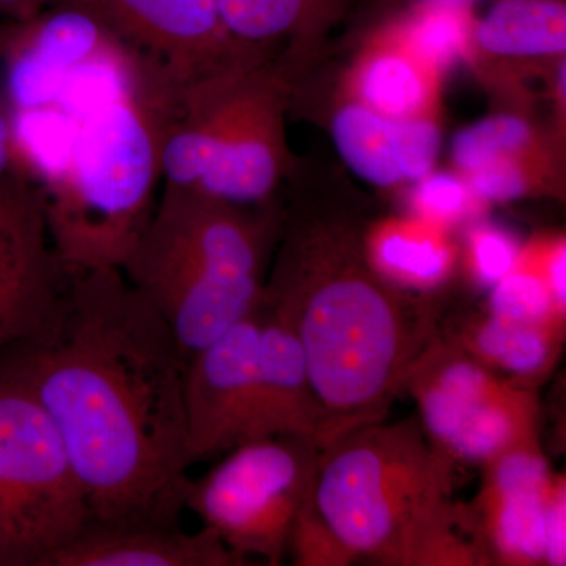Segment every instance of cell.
Wrapping results in <instances>:
<instances>
[{"label": "cell", "mask_w": 566, "mask_h": 566, "mask_svg": "<svg viewBox=\"0 0 566 566\" xmlns=\"http://www.w3.org/2000/svg\"><path fill=\"white\" fill-rule=\"evenodd\" d=\"M24 178L29 177L18 159L13 118L6 99L0 98V197L10 192Z\"/></svg>", "instance_id": "31"}, {"label": "cell", "mask_w": 566, "mask_h": 566, "mask_svg": "<svg viewBox=\"0 0 566 566\" xmlns=\"http://www.w3.org/2000/svg\"><path fill=\"white\" fill-rule=\"evenodd\" d=\"M385 24L412 54L444 76L471 57L474 0H416Z\"/></svg>", "instance_id": "23"}, {"label": "cell", "mask_w": 566, "mask_h": 566, "mask_svg": "<svg viewBox=\"0 0 566 566\" xmlns=\"http://www.w3.org/2000/svg\"><path fill=\"white\" fill-rule=\"evenodd\" d=\"M455 464L419 419L364 424L319 450L312 502L356 560L392 566L491 565Z\"/></svg>", "instance_id": "4"}, {"label": "cell", "mask_w": 566, "mask_h": 566, "mask_svg": "<svg viewBox=\"0 0 566 566\" xmlns=\"http://www.w3.org/2000/svg\"><path fill=\"white\" fill-rule=\"evenodd\" d=\"M485 207L458 172L431 170L409 192V212L449 232L474 222Z\"/></svg>", "instance_id": "27"}, {"label": "cell", "mask_w": 566, "mask_h": 566, "mask_svg": "<svg viewBox=\"0 0 566 566\" xmlns=\"http://www.w3.org/2000/svg\"><path fill=\"white\" fill-rule=\"evenodd\" d=\"M10 21L0 20V61L6 52L7 39H9Z\"/></svg>", "instance_id": "33"}, {"label": "cell", "mask_w": 566, "mask_h": 566, "mask_svg": "<svg viewBox=\"0 0 566 566\" xmlns=\"http://www.w3.org/2000/svg\"><path fill=\"white\" fill-rule=\"evenodd\" d=\"M363 243L376 273L397 289L422 296L444 286L460 260L452 232L411 212L375 222L363 234Z\"/></svg>", "instance_id": "20"}, {"label": "cell", "mask_w": 566, "mask_h": 566, "mask_svg": "<svg viewBox=\"0 0 566 566\" xmlns=\"http://www.w3.org/2000/svg\"><path fill=\"white\" fill-rule=\"evenodd\" d=\"M353 0H218L234 39L294 62L344 18Z\"/></svg>", "instance_id": "22"}, {"label": "cell", "mask_w": 566, "mask_h": 566, "mask_svg": "<svg viewBox=\"0 0 566 566\" xmlns=\"http://www.w3.org/2000/svg\"><path fill=\"white\" fill-rule=\"evenodd\" d=\"M403 392L415 398L431 444L455 465H485L539 442L535 390L495 374L447 334H436L417 356Z\"/></svg>", "instance_id": "8"}, {"label": "cell", "mask_w": 566, "mask_h": 566, "mask_svg": "<svg viewBox=\"0 0 566 566\" xmlns=\"http://www.w3.org/2000/svg\"><path fill=\"white\" fill-rule=\"evenodd\" d=\"M186 359L118 268L70 270L31 334L0 352V376L50 416L92 523L180 526L188 469Z\"/></svg>", "instance_id": "1"}, {"label": "cell", "mask_w": 566, "mask_h": 566, "mask_svg": "<svg viewBox=\"0 0 566 566\" xmlns=\"http://www.w3.org/2000/svg\"><path fill=\"white\" fill-rule=\"evenodd\" d=\"M319 450L297 436L253 439L191 483L192 510L238 557L281 565L297 513L314 488Z\"/></svg>", "instance_id": "9"}, {"label": "cell", "mask_w": 566, "mask_h": 566, "mask_svg": "<svg viewBox=\"0 0 566 566\" xmlns=\"http://www.w3.org/2000/svg\"><path fill=\"white\" fill-rule=\"evenodd\" d=\"M63 277L39 193L22 181L0 199V352L39 326Z\"/></svg>", "instance_id": "14"}, {"label": "cell", "mask_w": 566, "mask_h": 566, "mask_svg": "<svg viewBox=\"0 0 566 566\" xmlns=\"http://www.w3.org/2000/svg\"><path fill=\"white\" fill-rule=\"evenodd\" d=\"M441 80L382 24L346 71L344 98L395 120L438 117Z\"/></svg>", "instance_id": "19"}, {"label": "cell", "mask_w": 566, "mask_h": 566, "mask_svg": "<svg viewBox=\"0 0 566 566\" xmlns=\"http://www.w3.org/2000/svg\"><path fill=\"white\" fill-rule=\"evenodd\" d=\"M554 151L523 115L495 114L457 134L452 144L455 172L468 175L491 164Z\"/></svg>", "instance_id": "24"}, {"label": "cell", "mask_w": 566, "mask_h": 566, "mask_svg": "<svg viewBox=\"0 0 566 566\" xmlns=\"http://www.w3.org/2000/svg\"><path fill=\"white\" fill-rule=\"evenodd\" d=\"M331 132L346 166L382 189L415 185L434 170L441 145L438 117L395 120L346 98L334 112Z\"/></svg>", "instance_id": "16"}, {"label": "cell", "mask_w": 566, "mask_h": 566, "mask_svg": "<svg viewBox=\"0 0 566 566\" xmlns=\"http://www.w3.org/2000/svg\"><path fill=\"white\" fill-rule=\"evenodd\" d=\"M486 311L516 322L566 327V304L553 292L524 244L512 270L490 290Z\"/></svg>", "instance_id": "25"}, {"label": "cell", "mask_w": 566, "mask_h": 566, "mask_svg": "<svg viewBox=\"0 0 566 566\" xmlns=\"http://www.w3.org/2000/svg\"><path fill=\"white\" fill-rule=\"evenodd\" d=\"M523 244L497 223L475 219L465 232L463 260L471 281L491 290L516 263Z\"/></svg>", "instance_id": "28"}, {"label": "cell", "mask_w": 566, "mask_h": 566, "mask_svg": "<svg viewBox=\"0 0 566 566\" xmlns=\"http://www.w3.org/2000/svg\"><path fill=\"white\" fill-rule=\"evenodd\" d=\"M48 0H0V18L7 21H21L32 17Z\"/></svg>", "instance_id": "32"}, {"label": "cell", "mask_w": 566, "mask_h": 566, "mask_svg": "<svg viewBox=\"0 0 566 566\" xmlns=\"http://www.w3.org/2000/svg\"><path fill=\"white\" fill-rule=\"evenodd\" d=\"M260 316L255 408L248 441L297 436L316 446L319 412L300 342L292 327L263 303Z\"/></svg>", "instance_id": "18"}, {"label": "cell", "mask_w": 566, "mask_h": 566, "mask_svg": "<svg viewBox=\"0 0 566 566\" xmlns=\"http://www.w3.org/2000/svg\"><path fill=\"white\" fill-rule=\"evenodd\" d=\"M275 51L253 50L193 80L169 77L161 180L241 207H266L289 169L293 80Z\"/></svg>", "instance_id": "6"}, {"label": "cell", "mask_w": 566, "mask_h": 566, "mask_svg": "<svg viewBox=\"0 0 566 566\" xmlns=\"http://www.w3.org/2000/svg\"><path fill=\"white\" fill-rule=\"evenodd\" d=\"M243 558L211 528L196 534L181 526L88 524L46 566H240Z\"/></svg>", "instance_id": "17"}, {"label": "cell", "mask_w": 566, "mask_h": 566, "mask_svg": "<svg viewBox=\"0 0 566 566\" xmlns=\"http://www.w3.org/2000/svg\"><path fill=\"white\" fill-rule=\"evenodd\" d=\"M286 554L300 566H346L356 562L316 512L312 494L294 521Z\"/></svg>", "instance_id": "29"}, {"label": "cell", "mask_w": 566, "mask_h": 566, "mask_svg": "<svg viewBox=\"0 0 566 566\" xmlns=\"http://www.w3.org/2000/svg\"><path fill=\"white\" fill-rule=\"evenodd\" d=\"M566 52V0L474 2L469 62L485 80L512 82L560 62Z\"/></svg>", "instance_id": "15"}, {"label": "cell", "mask_w": 566, "mask_h": 566, "mask_svg": "<svg viewBox=\"0 0 566 566\" xmlns=\"http://www.w3.org/2000/svg\"><path fill=\"white\" fill-rule=\"evenodd\" d=\"M260 327L259 307L186 363L182 398L192 463L248 442L255 408Z\"/></svg>", "instance_id": "11"}, {"label": "cell", "mask_w": 566, "mask_h": 566, "mask_svg": "<svg viewBox=\"0 0 566 566\" xmlns=\"http://www.w3.org/2000/svg\"><path fill=\"white\" fill-rule=\"evenodd\" d=\"M277 219L164 185L122 273L172 331L186 363L255 314L266 285Z\"/></svg>", "instance_id": "5"}, {"label": "cell", "mask_w": 566, "mask_h": 566, "mask_svg": "<svg viewBox=\"0 0 566 566\" xmlns=\"http://www.w3.org/2000/svg\"><path fill=\"white\" fill-rule=\"evenodd\" d=\"M463 177L476 199L491 205L557 191L558 172L554 151H549L491 164Z\"/></svg>", "instance_id": "26"}, {"label": "cell", "mask_w": 566, "mask_h": 566, "mask_svg": "<svg viewBox=\"0 0 566 566\" xmlns=\"http://www.w3.org/2000/svg\"><path fill=\"white\" fill-rule=\"evenodd\" d=\"M120 43L102 22L65 0L31 20L10 21L0 65L6 66L3 99L11 114L46 109L77 70Z\"/></svg>", "instance_id": "12"}, {"label": "cell", "mask_w": 566, "mask_h": 566, "mask_svg": "<svg viewBox=\"0 0 566 566\" xmlns=\"http://www.w3.org/2000/svg\"><path fill=\"white\" fill-rule=\"evenodd\" d=\"M102 22L170 81L202 76L259 50L234 39L218 0H65ZM266 50V48H264Z\"/></svg>", "instance_id": "10"}, {"label": "cell", "mask_w": 566, "mask_h": 566, "mask_svg": "<svg viewBox=\"0 0 566 566\" xmlns=\"http://www.w3.org/2000/svg\"><path fill=\"white\" fill-rule=\"evenodd\" d=\"M449 337L495 374L535 390L556 367L565 329L516 322L486 311L465 319Z\"/></svg>", "instance_id": "21"}, {"label": "cell", "mask_w": 566, "mask_h": 566, "mask_svg": "<svg viewBox=\"0 0 566 566\" xmlns=\"http://www.w3.org/2000/svg\"><path fill=\"white\" fill-rule=\"evenodd\" d=\"M546 565L566 564V480L554 474L545 505Z\"/></svg>", "instance_id": "30"}, {"label": "cell", "mask_w": 566, "mask_h": 566, "mask_svg": "<svg viewBox=\"0 0 566 566\" xmlns=\"http://www.w3.org/2000/svg\"><path fill=\"white\" fill-rule=\"evenodd\" d=\"M469 505L493 565H546L545 505L554 472L542 446L509 450L483 465Z\"/></svg>", "instance_id": "13"}, {"label": "cell", "mask_w": 566, "mask_h": 566, "mask_svg": "<svg viewBox=\"0 0 566 566\" xmlns=\"http://www.w3.org/2000/svg\"><path fill=\"white\" fill-rule=\"evenodd\" d=\"M91 523L87 495L50 416L0 376V566H46Z\"/></svg>", "instance_id": "7"}, {"label": "cell", "mask_w": 566, "mask_h": 566, "mask_svg": "<svg viewBox=\"0 0 566 566\" xmlns=\"http://www.w3.org/2000/svg\"><path fill=\"white\" fill-rule=\"evenodd\" d=\"M262 303L303 349L319 412L318 450L385 420L412 363L439 333L433 305L376 273L363 234L338 219L290 223Z\"/></svg>", "instance_id": "2"}, {"label": "cell", "mask_w": 566, "mask_h": 566, "mask_svg": "<svg viewBox=\"0 0 566 566\" xmlns=\"http://www.w3.org/2000/svg\"><path fill=\"white\" fill-rule=\"evenodd\" d=\"M166 74L136 57L91 102L71 106L74 132L35 178L54 252L70 270L118 268L155 210L161 180Z\"/></svg>", "instance_id": "3"}]
</instances>
